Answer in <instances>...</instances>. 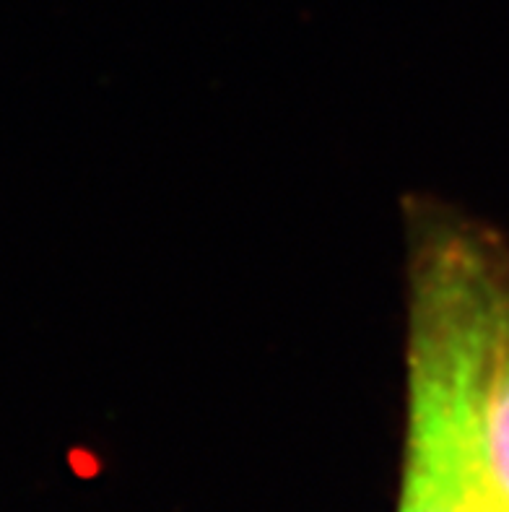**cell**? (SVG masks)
Wrapping results in <instances>:
<instances>
[{"mask_svg": "<svg viewBox=\"0 0 509 512\" xmlns=\"http://www.w3.org/2000/svg\"><path fill=\"white\" fill-rule=\"evenodd\" d=\"M478 468L481 489L509 512V289L504 286L497 331L491 341L489 370L478 422Z\"/></svg>", "mask_w": 509, "mask_h": 512, "instance_id": "cell-2", "label": "cell"}, {"mask_svg": "<svg viewBox=\"0 0 509 512\" xmlns=\"http://www.w3.org/2000/svg\"><path fill=\"white\" fill-rule=\"evenodd\" d=\"M471 512H507V510H502V507L494 505V502H491L489 497H486V494H484V489H481V484H478L476 494H473Z\"/></svg>", "mask_w": 509, "mask_h": 512, "instance_id": "cell-3", "label": "cell"}, {"mask_svg": "<svg viewBox=\"0 0 509 512\" xmlns=\"http://www.w3.org/2000/svg\"><path fill=\"white\" fill-rule=\"evenodd\" d=\"M504 281L463 234L424 247L413 276L400 512H471L478 422Z\"/></svg>", "mask_w": 509, "mask_h": 512, "instance_id": "cell-1", "label": "cell"}]
</instances>
